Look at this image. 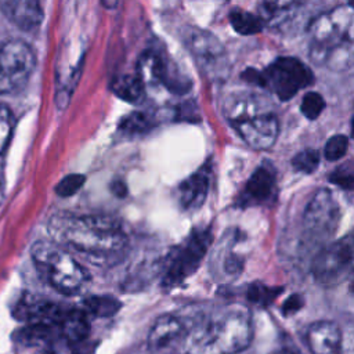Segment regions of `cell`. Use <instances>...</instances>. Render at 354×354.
I'll use <instances>...</instances> for the list:
<instances>
[{
	"mask_svg": "<svg viewBox=\"0 0 354 354\" xmlns=\"http://www.w3.org/2000/svg\"><path fill=\"white\" fill-rule=\"evenodd\" d=\"M3 15L17 28L36 30L44 18V0H0Z\"/></svg>",
	"mask_w": 354,
	"mask_h": 354,
	"instance_id": "4fadbf2b",
	"label": "cell"
},
{
	"mask_svg": "<svg viewBox=\"0 0 354 354\" xmlns=\"http://www.w3.org/2000/svg\"><path fill=\"white\" fill-rule=\"evenodd\" d=\"M353 7L339 6L319 14L308 26L311 46L330 47L343 41H353Z\"/></svg>",
	"mask_w": 354,
	"mask_h": 354,
	"instance_id": "ba28073f",
	"label": "cell"
},
{
	"mask_svg": "<svg viewBox=\"0 0 354 354\" xmlns=\"http://www.w3.org/2000/svg\"><path fill=\"white\" fill-rule=\"evenodd\" d=\"M241 138L253 149H268L277 141L279 122L272 112L259 113L231 123Z\"/></svg>",
	"mask_w": 354,
	"mask_h": 354,
	"instance_id": "8fae6325",
	"label": "cell"
},
{
	"mask_svg": "<svg viewBox=\"0 0 354 354\" xmlns=\"http://www.w3.org/2000/svg\"><path fill=\"white\" fill-rule=\"evenodd\" d=\"M212 242V232L205 230H195L184 243H181L166 261L162 283L166 288H174L185 278L192 275L199 267L202 259L207 253Z\"/></svg>",
	"mask_w": 354,
	"mask_h": 354,
	"instance_id": "5b68a950",
	"label": "cell"
},
{
	"mask_svg": "<svg viewBox=\"0 0 354 354\" xmlns=\"http://www.w3.org/2000/svg\"><path fill=\"white\" fill-rule=\"evenodd\" d=\"M329 180L339 185L343 189H351L353 188V183H354V176H353V170L350 167V165L346 166H340L337 167L329 177Z\"/></svg>",
	"mask_w": 354,
	"mask_h": 354,
	"instance_id": "4dcf8cb0",
	"label": "cell"
},
{
	"mask_svg": "<svg viewBox=\"0 0 354 354\" xmlns=\"http://www.w3.org/2000/svg\"><path fill=\"white\" fill-rule=\"evenodd\" d=\"M153 126V119L152 116H149L145 112H133L127 116H124L120 120L119 129L124 133V134H142L147 133L148 130H151Z\"/></svg>",
	"mask_w": 354,
	"mask_h": 354,
	"instance_id": "cb8c5ba5",
	"label": "cell"
},
{
	"mask_svg": "<svg viewBox=\"0 0 354 354\" xmlns=\"http://www.w3.org/2000/svg\"><path fill=\"white\" fill-rule=\"evenodd\" d=\"M3 196H4V194H3V183H1V178H0V205L3 202Z\"/></svg>",
	"mask_w": 354,
	"mask_h": 354,
	"instance_id": "8d00e7d4",
	"label": "cell"
},
{
	"mask_svg": "<svg viewBox=\"0 0 354 354\" xmlns=\"http://www.w3.org/2000/svg\"><path fill=\"white\" fill-rule=\"evenodd\" d=\"M230 22L235 32H238L239 35H245V36L259 33L264 26L263 18H260L256 14L242 11V10L231 11Z\"/></svg>",
	"mask_w": 354,
	"mask_h": 354,
	"instance_id": "7402d4cb",
	"label": "cell"
},
{
	"mask_svg": "<svg viewBox=\"0 0 354 354\" xmlns=\"http://www.w3.org/2000/svg\"><path fill=\"white\" fill-rule=\"evenodd\" d=\"M223 112L225 118L234 123L259 113L272 112L270 101L257 94L250 91H238L230 94L223 102Z\"/></svg>",
	"mask_w": 354,
	"mask_h": 354,
	"instance_id": "5bb4252c",
	"label": "cell"
},
{
	"mask_svg": "<svg viewBox=\"0 0 354 354\" xmlns=\"http://www.w3.org/2000/svg\"><path fill=\"white\" fill-rule=\"evenodd\" d=\"M62 339V337H61ZM69 342H66L65 339H62V342H58L55 344H53L50 348L44 350L40 354H73L72 350L69 348Z\"/></svg>",
	"mask_w": 354,
	"mask_h": 354,
	"instance_id": "836d02e7",
	"label": "cell"
},
{
	"mask_svg": "<svg viewBox=\"0 0 354 354\" xmlns=\"http://www.w3.org/2000/svg\"><path fill=\"white\" fill-rule=\"evenodd\" d=\"M84 176L83 174H77V173H73V174H68L66 177H64L58 185L55 187V192L62 196V198H66V196H72L75 195L84 184Z\"/></svg>",
	"mask_w": 354,
	"mask_h": 354,
	"instance_id": "f546056e",
	"label": "cell"
},
{
	"mask_svg": "<svg viewBox=\"0 0 354 354\" xmlns=\"http://www.w3.org/2000/svg\"><path fill=\"white\" fill-rule=\"evenodd\" d=\"M36 66V57L22 40L0 43V94H14L25 87Z\"/></svg>",
	"mask_w": 354,
	"mask_h": 354,
	"instance_id": "277c9868",
	"label": "cell"
},
{
	"mask_svg": "<svg viewBox=\"0 0 354 354\" xmlns=\"http://www.w3.org/2000/svg\"><path fill=\"white\" fill-rule=\"evenodd\" d=\"M299 1L300 0H266L264 10H266V14L274 15L279 11H285L295 7L296 4H299Z\"/></svg>",
	"mask_w": 354,
	"mask_h": 354,
	"instance_id": "1f68e13d",
	"label": "cell"
},
{
	"mask_svg": "<svg viewBox=\"0 0 354 354\" xmlns=\"http://www.w3.org/2000/svg\"><path fill=\"white\" fill-rule=\"evenodd\" d=\"M351 3H353V0H347V4H348V6H351Z\"/></svg>",
	"mask_w": 354,
	"mask_h": 354,
	"instance_id": "74e56055",
	"label": "cell"
},
{
	"mask_svg": "<svg viewBox=\"0 0 354 354\" xmlns=\"http://www.w3.org/2000/svg\"><path fill=\"white\" fill-rule=\"evenodd\" d=\"M58 330L62 339L69 343H76L88 335L90 325L84 313L68 308L58 322Z\"/></svg>",
	"mask_w": 354,
	"mask_h": 354,
	"instance_id": "ffe728a7",
	"label": "cell"
},
{
	"mask_svg": "<svg viewBox=\"0 0 354 354\" xmlns=\"http://www.w3.org/2000/svg\"><path fill=\"white\" fill-rule=\"evenodd\" d=\"M253 336L252 315L246 306L227 304L199 315L185 332L187 354H236Z\"/></svg>",
	"mask_w": 354,
	"mask_h": 354,
	"instance_id": "7a4b0ae2",
	"label": "cell"
},
{
	"mask_svg": "<svg viewBox=\"0 0 354 354\" xmlns=\"http://www.w3.org/2000/svg\"><path fill=\"white\" fill-rule=\"evenodd\" d=\"M181 39L188 51L196 61L210 72V68H217L225 58V51L221 41L210 32L195 28L184 26Z\"/></svg>",
	"mask_w": 354,
	"mask_h": 354,
	"instance_id": "30bf717a",
	"label": "cell"
},
{
	"mask_svg": "<svg viewBox=\"0 0 354 354\" xmlns=\"http://www.w3.org/2000/svg\"><path fill=\"white\" fill-rule=\"evenodd\" d=\"M102 1V6L108 10H113L116 6H118V1L119 0H101Z\"/></svg>",
	"mask_w": 354,
	"mask_h": 354,
	"instance_id": "d590c367",
	"label": "cell"
},
{
	"mask_svg": "<svg viewBox=\"0 0 354 354\" xmlns=\"http://www.w3.org/2000/svg\"><path fill=\"white\" fill-rule=\"evenodd\" d=\"M30 254L39 274L61 293H77L90 282L86 268L62 245L54 241L35 242Z\"/></svg>",
	"mask_w": 354,
	"mask_h": 354,
	"instance_id": "3957f363",
	"label": "cell"
},
{
	"mask_svg": "<svg viewBox=\"0 0 354 354\" xmlns=\"http://www.w3.org/2000/svg\"><path fill=\"white\" fill-rule=\"evenodd\" d=\"M303 304H304V299H303V296L301 295H299V293H295V295H292V296H289L286 300H285V303H283V306H282V313H283V315H292V314H295L296 311H299L301 307H303Z\"/></svg>",
	"mask_w": 354,
	"mask_h": 354,
	"instance_id": "d6a6232c",
	"label": "cell"
},
{
	"mask_svg": "<svg viewBox=\"0 0 354 354\" xmlns=\"http://www.w3.org/2000/svg\"><path fill=\"white\" fill-rule=\"evenodd\" d=\"M310 55L315 64L342 72L348 69L353 62V41H343L330 47L311 46Z\"/></svg>",
	"mask_w": 354,
	"mask_h": 354,
	"instance_id": "ac0fdd59",
	"label": "cell"
},
{
	"mask_svg": "<svg viewBox=\"0 0 354 354\" xmlns=\"http://www.w3.org/2000/svg\"><path fill=\"white\" fill-rule=\"evenodd\" d=\"M239 239L238 231H234L228 238V243L220 248L214 256V272L221 279H235L243 270V256L235 250V245Z\"/></svg>",
	"mask_w": 354,
	"mask_h": 354,
	"instance_id": "d6986e66",
	"label": "cell"
},
{
	"mask_svg": "<svg viewBox=\"0 0 354 354\" xmlns=\"http://www.w3.org/2000/svg\"><path fill=\"white\" fill-rule=\"evenodd\" d=\"M278 290L279 289L277 288H270L260 282H254L248 289V299L250 303L256 306H267L275 299V296L278 295Z\"/></svg>",
	"mask_w": 354,
	"mask_h": 354,
	"instance_id": "83f0119b",
	"label": "cell"
},
{
	"mask_svg": "<svg viewBox=\"0 0 354 354\" xmlns=\"http://www.w3.org/2000/svg\"><path fill=\"white\" fill-rule=\"evenodd\" d=\"M263 87L271 90L281 101H289L299 90L313 84V72L297 58H277L261 72Z\"/></svg>",
	"mask_w": 354,
	"mask_h": 354,
	"instance_id": "8992f818",
	"label": "cell"
},
{
	"mask_svg": "<svg viewBox=\"0 0 354 354\" xmlns=\"http://www.w3.org/2000/svg\"><path fill=\"white\" fill-rule=\"evenodd\" d=\"M300 109H301V113L310 119V120H314L317 119L322 111L325 109V100L324 97L319 94V93H315V91H310L307 93L303 100H301V104H300Z\"/></svg>",
	"mask_w": 354,
	"mask_h": 354,
	"instance_id": "4316f807",
	"label": "cell"
},
{
	"mask_svg": "<svg viewBox=\"0 0 354 354\" xmlns=\"http://www.w3.org/2000/svg\"><path fill=\"white\" fill-rule=\"evenodd\" d=\"M275 188V170L268 163H263L246 181V185L238 198V205L242 207L264 205L272 199Z\"/></svg>",
	"mask_w": 354,
	"mask_h": 354,
	"instance_id": "7c38bea8",
	"label": "cell"
},
{
	"mask_svg": "<svg viewBox=\"0 0 354 354\" xmlns=\"http://www.w3.org/2000/svg\"><path fill=\"white\" fill-rule=\"evenodd\" d=\"M319 165V152L317 149L307 148L299 153H296L292 159V166L296 171L310 174L317 170Z\"/></svg>",
	"mask_w": 354,
	"mask_h": 354,
	"instance_id": "d4e9b609",
	"label": "cell"
},
{
	"mask_svg": "<svg viewBox=\"0 0 354 354\" xmlns=\"http://www.w3.org/2000/svg\"><path fill=\"white\" fill-rule=\"evenodd\" d=\"M347 148H348V138L343 134H336L326 141L324 155L330 162L337 160L346 155Z\"/></svg>",
	"mask_w": 354,
	"mask_h": 354,
	"instance_id": "f1b7e54d",
	"label": "cell"
},
{
	"mask_svg": "<svg viewBox=\"0 0 354 354\" xmlns=\"http://www.w3.org/2000/svg\"><path fill=\"white\" fill-rule=\"evenodd\" d=\"M307 344L313 354H339L342 332L335 322L317 321L307 330Z\"/></svg>",
	"mask_w": 354,
	"mask_h": 354,
	"instance_id": "9a60e30c",
	"label": "cell"
},
{
	"mask_svg": "<svg viewBox=\"0 0 354 354\" xmlns=\"http://www.w3.org/2000/svg\"><path fill=\"white\" fill-rule=\"evenodd\" d=\"M57 243L84 256L95 266H111L127 249V236L120 224L108 216L57 214L48 223Z\"/></svg>",
	"mask_w": 354,
	"mask_h": 354,
	"instance_id": "6da1fadb",
	"label": "cell"
},
{
	"mask_svg": "<svg viewBox=\"0 0 354 354\" xmlns=\"http://www.w3.org/2000/svg\"><path fill=\"white\" fill-rule=\"evenodd\" d=\"M15 119L11 109L7 105L0 104V153L6 151L12 137Z\"/></svg>",
	"mask_w": 354,
	"mask_h": 354,
	"instance_id": "484cf974",
	"label": "cell"
},
{
	"mask_svg": "<svg viewBox=\"0 0 354 354\" xmlns=\"http://www.w3.org/2000/svg\"><path fill=\"white\" fill-rule=\"evenodd\" d=\"M87 313L97 317H112L120 308V301L111 296H91L84 300Z\"/></svg>",
	"mask_w": 354,
	"mask_h": 354,
	"instance_id": "603a6c76",
	"label": "cell"
},
{
	"mask_svg": "<svg viewBox=\"0 0 354 354\" xmlns=\"http://www.w3.org/2000/svg\"><path fill=\"white\" fill-rule=\"evenodd\" d=\"M351 264L353 241L346 236L322 248L313 260L311 271L321 285H335L350 272Z\"/></svg>",
	"mask_w": 354,
	"mask_h": 354,
	"instance_id": "9c48e42d",
	"label": "cell"
},
{
	"mask_svg": "<svg viewBox=\"0 0 354 354\" xmlns=\"http://www.w3.org/2000/svg\"><path fill=\"white\" fill-rule=\"evenodd\" d=\"M187 328L188 324L181 317L163 314L156 318L148 333V347L151 350H160L185 335Z\"/></svg>",
	"mask_w": 354,
	"mask_h": 354,
	"instance_id": "e0dca14e",
	"label": "cell"
},
{
	"mask_svg": "<svg viewBox=\"0 0 354 354\" xmlns=\"http://www.w3.org/2000/svg\"><path fill=\"white\" fill-rule=\"evenodd\" d=\"M111 90L120 100L130 104H138L144 98L145 84L137 75H122L113 79Z\"/></svg>",
	"mask_w": 354,
	"mask_h": 354,
	"instance_id": "44dd1931",
	"label": "cell"
},
{
	"mask_svg": "<svg viewBox=\"0 0 354 354\" xmlns=\"http://www.w3.org/2000/svg\"><path fill=\"white\" fill-rule=\"evenodd\" d=\"M210 184V167L202 166L188 178H185L178 187V201L185 210H195L203 205L209 192Z\"/></svg>",
	"mask_w": 354,
	"mask_h": 354,
	"instance_id": "2e32d148",
	"label": "cell"
},
{
	"mask_svg": "<svg viewBox=\"0 0 354 354\" xmlns=\"http://www.w3.org/2000/svg\"><path fill=\"white\" fill-rule=\"evenodd\" d=\"M340 216V207L333 194L326 188L318 189L304 210L303 225L307 236L314 241L332 236L339 227Z\"/></svg>",
	"mask_w": 354,
	"mask_h": 354,
	"instance_id": "52a82bcc",
	"label": "cell"
},
{
	"mask_svg": "<svg viewBox=\"0 0 354 354\" xmlns=\"http://www.w3.org/2000/svg\"><path fill=\"white\" fill-rule=\"evenodd\" d=\"M111 189H112V192H113L116 196H119V198H123V196H126V194H127V187H126V184H124L123 181H120V180L113 181V183L111 184Z\"/></svg>",
	"mask_w": 354,
	"mask_h": 354,
	"instance_id": "e575fe53",
	"label": "cell"
}]
</instances>
